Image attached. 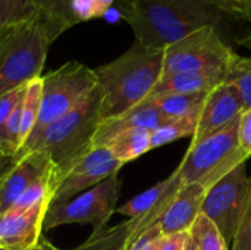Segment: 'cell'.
<instances>
[{
	"label": "cell",
	"instance_id": "cell-1",
	"mask_svg": "<svg viewBox=\"0 0 251 250\" xmlns=\"http://www.w3.org/2000/svg\"><path fill=\"white\" fill-rule=\"evenodd\" d=\"M118 9L137 43L162 50L204 27H213L225 37L240 21L221 0H118Z\"/></svg>",
	"mask_w": 251,
	"mask_h": 250
},
{
	"label": "cell",
	"instance_id": "cell-2",
	"mask_svg": "<svg viewBox=\"0 0 251 250\" xmlns=\"http://www.w3.org/2000/svg\"><path fill=\"white\" fill-rule=\"evenodd\" d=\"M162 49L134 43L115 60L94 68L100 93V118H116L143 103L163 71Z\"/></svg>",
	"mask_w": 251,
	"mask_h": 250
},
{
	"label": "cell",
	"instance_id": "cell-3",
	"mask_svg": "<svg viewBox=\"0 0 251 250\" xmlns=\"http://www.w3.org/2000/svg\"><path fill=\"white\" fill-rule=\"evenodd\" d=\"M100 121V93L96 87L66 115L28 139L18 155L32 150L46 153L53 165L50 183L54 192L66 172L93 149Z\"/></svg>",
	"mask_w": 251,
	"mask_h": 250
},
{
	"label": "cell",
	"instance_id": "cell-4",
	"mask_svg": "<svg viewBox=\"0 0 251 250\" xmlns=\"http://www.w3.org/2000/svg\"><path fill=\"white\" fill-rule=\"evenodd\" d=\"M56 41L40 13L0 32V96L40 78Z\"/></svg>",
	"mask_w": 251,
	"mask_h": 250
},
{
	"label": "cell",
	"instance_id": "cell-5",
	"mask_svg": "<svg viewBox=\"0 0 251 250\" xmlns=\"http://www.w3.org/2000/svg\"><path fill=\"white\" fill-rule=\"evenodd\" d=\"M240 118L203 139L190 144L184 159L178 165L182 184H199L209 190L232 169L246 164L250 158L240 144Z\"/></svg>",
	"mask_w": 251,
	"mask_h": 250
},
{
	"label": "cell",
	"instance_id": "cell-6",
	"mask_svg": "<svg viewBox=\"0 0 251 250\" xmlns=\"http://www.w3.org/2000/svg\"><path fill=\"white\" fill-rule=\"evenodd\" d=\"M96 87L97 78L94 69L75 60L66 62L57 69L41 75L40 115L29 139L66 115Z\"/></svg>",
	"mask_w": 251,
	"mask_h": 250
},
{
	"label": "cell",
	"instance_id": "cell-7",
	"mask_svg": "<svg viewBox=\"0 0 251 250\" xmlns=\"http://www.w3.org/2000/svg\"><path fill=\"white\" fill-rule=\"evenodd\" d=\"M234 53L216 28L204 27L165 49L162 77L178 72L225 71Z\"/></svg>",
	"mask_w": 251,
	"mask_h": 250
},
{
	"label": "cell",
	"instance_id": "cell-8",
	"mask_svg": "<svg viewBox=\"0 0 251 250\" xmlns=\"http://www.w3.org/2000/svg\"><path fill=\"white\" fill-rule=\"evenodd\" d=\"M121 187L122 183L115 174L65 203L49 206L43 230L49 231L66 224H90L93 225V233L104 230L116 212Z\"/></svg>",
	"mask_w": 251,
	"mask_h": 250
},
{
	"label": "cell",
	"instance_id": "cell-9",
	"mask_svg": "<svg viewBox=\"0 0 251 250\" xmlns=\"http://www.w3.org/2000/svg\"><path fill=\"white\" fill-rule=\"evenodd\" d=\"M250 187L251 178L247 175L246 164H241L206 193L201 214L218 227L228 246L232 245L246 211Z\"/></svg>",
	"mask_w": 251,
	"mask_h": 250
},
{
	"label": "cell",
	"instance_id": "cell-10",
	"mask_svg": "<svg viewBox=\"0 0 251 250\" xmlns=\"http://www.w3.org/2000/svg\"><path fill=\"white\" fill-rule=\"evenodd\" d=\"M124 164H121L110 153L107 147L91 149L79 162H76L62 178L51 194L50 206L65 203L78 194L93 189L106 178L119 174Z\"/></svg>",
	"mask_w": 251,
	"mask_h": 250
},
{
	"label": "cell",
	"instance_id": "cell-11",
	"mask_svg": "<svg viewBox=\"0 0 251 250\" xmlns=\"http://www.w3.org/2000/svg\"><path fill=\"white\" fill-rule=\"evenodd\" d=\"M244 112V103L240 91L228 83H221L206 97L200 112L197 130L191 137V144L222 130Z\"/></svg>",
	"mask_w": 251,
	"mask_h": 250
},
{
	"label": "cell",
	"instance_id": "cell-12",
	"mask_svg": "<svg viewBox=\"0 0 251 250\" xmlns=\"http://www.w3.org/2000/svg\"><path fill=\"white\" fill-rule=\"evenodd\" d=\"M19 159L0 184V215L6 214L18 199L53 168L50 158L38 150L18 155Z\"/></svg>",
	"mask_w": 251,
	"mask_h": 250
},
{
	"label": "cell",
	"instance_id": "cell-13",
	"mask_svg": "<svg viewBox=\"0 0 251 250\" xmlns=\"http://www.w3.org/2000/svg\"><path fill=\"white\" fill-rule=\"evenodd\" d=\"M182 187L178 171L175 169L166 180L157 183L149 190L137 194L125 205L116 208V212L128 217L129 220L143 218L144 220V231L157 225L159 220L168 209L169 203Z\"/></svg>",
	"mask_w": 251,
	"mask_h": 250
},
{
	"label": "cell",
	"instance_id": "cell-14",
	"mask_svg": "<svg viewBox=\"0 0 251 250\" xmlns=\"http://www.w3.org/2000/svg\"><path fill=\"white\" fill-rule=\"evenodd\" d=\"M49 203H40L24 212L0 215V248L6 250H28L38 243L44 231V218Z\"/></svg>",
	"mask_w": 251,
	"mask_h": 250
},
{
	"label": "cell",
	"instance_id": "cell-15",
	"mask_svg": "<svg viewBox=\"0 0 251 250\" xmlns=\"http://www.w3.org/2000/svg\"><path fill=\"white\" fill-rule=\"evenodd\" d=\"M169 122V119L150 102L144 100L143 103L137 105L135 108L129 109L128 112L110 118L103 119L99 124L97 133L94 136L93 149L94 147H104L115 136L128 131V130H147L154 131L159 127Z\"/></svg>",
	"mask_w": 251,
	"mask_h": 250
},
{
	"label": "cell",
	"instance_id": "cell-16",
	"mask_svg": "<svg viewBox=\"0 0 251 250\" xmlns=\"http://www.w3.org/2000/svg\"><path fill=\"white\" fill-rule=\"evenodd\" d=\"M206 193L207 190L199 184H182L157 222L160 233L163 236L188 233L201 214Z\"/></svg>",
	"mask_w": 251,
	"mask_h": 250
},
{
	"label": "cell",
	"instance_id": "cell-17",
	"mask_svg": "<svg viewBox=\"0 0 251 250\" xmlns=\"http://www.w3.org/2000/svg\"><path fill=\"white\" fill-rule=\"evenodd\" d=\"M225 71H203V72H178L163 75L151 90L147 99L166 94H193L209 93L224 83Z\"/></svg>",
	"mask_w": 251,
	"mask_h": 250
},
{
	"label": "cell",
	"instance_id": "cell-18",
	"mask_svg": "<svg viewBox=\"0 0 251 250\" xmlns=\"http://www.w3.org/2000/svg\"><path fill=\"white\" fill-rule=\"evenodd\" d=\"M209 93L166 94V96H157L146 100H150L169 121H174V119H182L190 116H199Z\"/></svg>",
	"mask_w": 251,
	"mask_h": 250
},
{
	"label": "cell",
	"instance_id": "cell-19",
	"mask_svg": "<svg viewBox=\"0 0 251 250\" xmlns=\"http://www.w3.org/2000/svg\"><path fill=\"white\" fill-rule=\"evenodd\" d=\"M104 147L121 164H128L151 150L150 147V131L147 130H128L115 136Z\"/></svg>",
	"mask_w": 251,
	"mask_h": 250
},
{
	"label": "cell",
	"instance_id": "cell-20",
	"mask_svg": "<svg viewBox=\"0 0 251 250\" xmlns=\"http://www.w3.org/2000/svg\"><path fill=\"white\" fill-rule=\"evenodd\" d=\"M138 220H128L119 225L93 233L85 243L75 250H125Z\"/></svg>",
	"mask_w": 251,
	"mask_h": 250
},
{
	"label": "cell",
	"instance_id": "cell-21",
	"mask_svg": "<svg viewBox=\"0 0 251 250\" xmlns=\"http://www.w3.org/2000/svg\"><path fill=\"white\" fill-rule=\"evenodd\" d=\"M224 81L232 84L240 91L244 111L251 109V56L234 53L225 68Z\"/></svg>",
	"mask_w": 251,
	"mask_h": 250
},
{
	"label": "cell",
	"instance_id": "cell-22",
	"mask_svg": "<svg viewBox=\"0 0 251 250\" xmlns=\"http://www.w3.org/2000/svg\"><path fill=\"white\" fill-rule=\"evenodd\" d=\"M35 4L56 40L74 27L69 16V0H35Z\"/></svg>",
	"mask_w": 251,
	"mask_h": 250
},
{
	"label": "cell",
	"instance_id": "cell-23",
	"mask_svg": "<svg viewBox=\"0 0 251 250\" xmlns=\"http://www.w3.org/2000/svg\"><path fill=\"white\" fill-rule=\"evenodd\" d=\"M41 105V77L29 81L22 99V118H21V141L22 146L29 139L40 115ZM22 149V147H21Z\"/></svg>",
	"mask_w": 251,
	"mask_h": 250
},
{
	"label": "cell",
	"instance_id": "cell-24",
	"mask_svg": "<svg viewBox=\"0 0 251 250\" xmlns=\"http://www.w3.org/2000/svg\"><path fill=\"white\" fill-rule=\"evenodd\" d=\"M199 118H200V115L182 118V119H174V121H169L165 125L159 127L157 130L151 131L150 133L151 150L156 147H162L165 144L174 143L184 137H193L197 130Z\"/></svg>",
	"mask_w": 251,
	"mask_h": 250
},
{
	"label": "cell",
	"instance_id": "cell-25",
	"mask_svg": "<svg viewBox=\"0 0 251 250\" xmlns=\"http://www.w3.org/2000/svg\"><path fill=\"white\" fill-rule=\"evenodd\" d=\"M188 234L197 250H229L218 227L204 214L197 217Z\"/></svg>",
	"mask_w": 251,
	"mask_h": 250
},
{
	"label": "cell",
	"instance_id": "cell-26",
	"mask_svg": "<svg viewBox=\"0 0 251 250\" xmlns=\"http://www.w3.org/2000/svg\"><path fill=\"white\" fill-rule=\"evenodd\" d=\"M38 13L35 0H0V32Z\"/></svg>",
	"mask_w": 251,
	"mask_h": 250
},
{
	"label": "cell",
	"instance_id": "cell-27",
	"mask_svg": "<svg viewBox=\"0 0 251 250\" xmlns=\"http://www.w3.org/2000/svg\"><path fill=\"white\" fill-rule=\"evenodd\" d=\"M103 15L104 10L100 0H69V16L74 27L81 22L101 18Z\"/></svg>",
	"mask_w": 251,
	"mask_h": 250
},
{
	"label": "cell",
	"instance_id": "cell-28",
	"mask_svg": "<svg viewBox=\"0 0 251 250\" xmlns=\"http://www.w3.org/2000/svg\"><path fill=\"white\" fill-rule=\"evenodd\" d=\"M25 88L26 85L0 96V156H10L7 146H6V140H4V125L13 108L22 100L25 94Z\"/></svg>",
	"mask_w": 251,
	"mask_h": 250
},
{
	"label": "cell",
	"instance_id": "cell-29",
	"mask_svg": "<svg viewBox=\"0 0 251 250\" xmlns=\"http://www.w3.org/2000/svg\"><path fill=\"white\" fill-rule=\"evenodd\" d=\"M232 250H251V187L246 211L241 217L232 242Z\"/></svg>",
	"mask_w": 251,
	"mask_h": 250
},
{
	"label": "cell",
	"instance_id": "cell-30",
	"mask_svg": "<svg viewBox=\"0 0 251 250\" xmlns=\"http://www.w3.org/2000/svg\"><path fill=\"white\" fill-rule=\"evenodd\" d=\"M163 234L157 225L143 231L140 236L132 239L125 250H159V245Z\"/></svg>",
	"mask_w": 251,
	"mask_h": 250
},
{
	"label": "cell",
	"instance_id": "cell-31",
	"mask_svg": "<svg viewBox=\"0 0 251 250\" xmlns=\"http://www.w3.org/2000/svg\"><path fill=\"white\" fill-rule=\"evenodd\" d=\"M224 7L240 21L251 22V0H221Z\"/></svg>",
	"mask_w": 251,
	"mask_h": 250
},
{
	"label": "cell",
	"instance_id": "cell-32",
	"mask_svg": "<svg viewBox=\"0 0 251 250\" xmlns=\"http://www.w3.org/2000/svg\"><path fill=\"white\" fill-rule=\"evenodd\" d=\"M240 144L244 152L251 158V109L244 111L240 116V130H238Z\"/></svg>",
	"mask_w": 251,
	"mask_h": 250
},
{
	"label": "cell",
	"instance_id": "cell-33",
	"mask_svg": "<svg viewBox=\"0 0 251 250\" xmlns=\"http://www.w3.org/2000/svg\"><path fill=\"white\" fill-rule=\"evenodd\" d=\"M188 233H176L163 236L159 245V250H185L188 242Z\"/></svg>",
	"mask_w": 251,
	"mask_h": 250
},
{
	"label": "cell",
	"instance_id": "cell-34",
	"mask_svg": "<svg viewBox=\"0 0 251 250\" xmlns=\"http://www.w3.org/2000/svg\"><path fill=\"white\" fill-rule=\"evenodd\" d=\"M19 156H0V184L3 181V178L6 177V174L13 168V165L18 162Z\"/></svg>",
	"mask_w": 251,
	"mask_h": 250
},
{
	"label": "cell",
	"instance_id": "cell-35",
	"mask_svg": "<svg viewBox=\"0 0 251 250\" xmlns=\"http://www.w3.org/2000/svg\"><path fill=\"white\" fill-rule=\"evenodd\" d=\"M28 250H62V249H57V248H56L54 245H51L49 240H46V239H43V237H41L35 246H32L31 249H28Z\"/></svg>",
	"mask_w": 251,
	"mask_h": 250
},
{
	"label": "cell",
	"instance_id": "cell-36",
	"mask_svg": "<svg viewBox=\"0 0 251 250\" xmlns=\"http://www.w3.org/2000/svg\"><path fill=\"white\" fill-rule=\"evenodd\" d=\"M190 236V234H188ZM185 250H197L196 249V246H194V243H193V240L188 237V242H187V248H185Z\"/></svg>",
	"mask_w": 251,
	"mask_h": 250
},
{
	"label": "cell",
	"instance_id": "cell-37",
	"mask_svg": "<svg viewBox=\"0 0 251 250\" xmlns=\"http://www.w3.org/2000/svg\"><path fill=\"white\" fill-rule=\"evenodd\" d=\"M244 43H249V46L251 47V35H249V37H247V38L244 40Z\"/></svg>",
	"mask_w": 251,
	"mask_h": 250
},
{
	"label": "cell",
	"instance_id": "cell-38",
	"mask_svg": "<svg viewBox=\"0 0 251 250\" xmlns=\"http://www.w3.org/2000/svg\"><path fill=\"white\" fill-rule=\"evenodd\" d=\"M0 250H6V249H1V248H0Z\"/></svg>",
	"mask_w": 251,
	"mask_h": 250
}]
</instances>
